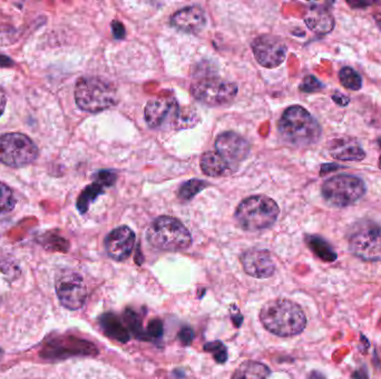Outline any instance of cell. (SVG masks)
<instances>
[{
  "label": "cell",
  "mask_w": 381,
  "mask_h": 379,
  "mask_svg": "<svg viewBox=\"0 0 381 379\" xmlns=\"http://www.w3.org/2000/svg\"><path fill=\"white\" fill-rule=\"evenodd\" d=\"M260 321L268 332L280 337L299 335L307 326V317L301 307L286 298H277L264 304L261 308Z\"/></svg>",
  "instance_id": "6da1fadb"
},
{
  "label": "cell",
  "mask_w": 381,
  "mask_h": 379,
  "mask_svg": "<svg viewBox=\"0 0 381 379\" xmlns=\"http://www.w3.org/2000/svg\"><path fill=\"white\" fill-rule=\"evenodd\" d=\"M279 132L284 140L296 147L316 144L322 135L319 121L301 106L286 109L279 121Z\"/></svg>",
  "instance_id": "7a4b0ae2"
},
{
  "label": "cell",
  "mask_w": 381,
  "mask_h": 379,
  "mask_svg": "<svg viewBox=\"0 0 381 379\" xmlns=\"http://www.w3.org/2000/svg\"><path fill=\"white\" fill-rule=\"evenodd\" d=\"M280 208L271 198L257 195L243 200L238 206L234 217L239 226L246 232L268 230L278 219Z\"/></svg>",
  "instance_id": "3957f363"
},
{
  "label": "cell",
  "mask_w": 381,
  "mask_h": 379,
  "mask_svg": "<svg viewBox=\"0 0 381 379\" xmlns=\"http://www.w3.org/2000/svg\"><path fill=\"white\" fill-rule=\"evenodd\" d=\"M77 106L86 112H100L117 103L116 89L108 80L101 77H83L75 87Z\"/></svg>",
  "instance_id": "277c9868"
},
{
  "label": "cell",
  "mask_w": 381,
  "mask_h": 379,
  "mask_svg": "<svg viewBox=\"0 0 381 379\" xmlns=\"http://www.w3.org/2000/svg\"><path fill=\"white\" fill-rule=\"evenodd\" d=\"M146 239L154 248L164 252H182L192 244V236L187 227L171 216L157 218L148 227Z\"/></svg>",
  "instance_id": "5b68a950"
},
{
  "label": "cell",
  "mask_w": 381,
  "mask_h": 379,
  "mask_svg": "<svg viewBox=\"0 0 381 379\" xmlns=\"http://www.w3.org/2000/svg\"><path fill=\"white\" fill-rule=\"evenodd\" d=\"M366 182L360 177L340 173L330 177L322 184L321 194L325 203L336 208L352 206L364 197Z\"/></svg>",
  "instance_id": "8992f818"
},
{
  "label": "cell",
  "mask_w": 381,
  "mask_h": 379,
  "mask_svg": "<svg viewBox=\"0 0 381 379\" xmlns=\"http://www.w3.org/2000/svg\"><path fill=\"white\" fill-rule=\"evenodd\" d=\"M37 145L28 136L8 132L0 136V162L12 168L30 165L38 158Z\"/></svg>",
  "instance_id": "52a82bcc"
},
{
  "label": "cell",
  "mask_w": 381,
  "mask_h": 379,
  "mask_svg": "<svg viewBox=\"0 0 381 379\" xmlns=\"http://www.w3.org/2000/svg\"><path fill=\"white\" fill-rule=\"evenodd\" d=\"M352 255L365 262H381V226L373 221L357 223L348 237Z\"/></svg>",
  "instance_id": "ba28073f"
},
{
  "label": "cell",
  "mask_w": 381,
  "mask_h": 379,
  "mask_svg": "<svg viewBox=\"0 0 381 379\" xmlns=\"http://www.w3.org/2000/svg\"><path fill=\"white\" fill-rule=\"evenodd\" d=\"M193 97L207 106L230 103L238 94V86L221 78H204L191 87Z\"/></svg>",
  "instance_id": "9c48e42d"
},
{
  "label": "cell",
  "mask_w": 381,
  "mask_h": 379,
  "mask_svg": "<svg viewBox=\"0 0 381 379\" xmlns=\"http://www.w3.org/2000/svg\"><path fill=\"white\" fill-rule=\"evenodd\" d=\"M56 295L65 308L77 310L85 305L87 289L83 277L75 271H62L55 280Z\"/></svg>",
  "instance_id": "30bf717a"
},
{
  "label": "cell",
  "mask_w": 381,
  "mask_h": 379,
  "mask_svg": "<svg viewBox=\"0 0 381 379\" xmlns=\"http://www.w3.org/2000/svg\"><path fill=\"white\" fill-rule=\"evenodd\" d=\"M252 50L257 62L263 67L277 68L287 57L288 48L278 37L263 35L254 39Z\"/></svg>",
  "instance_id": "8fae6325"
},
{
  "label": "cell",
  "mask_w": 381,
  "mask_h": 379,
  "mask_svg": "<svg viewBox=\"0 0 381 379\" xmlns=\"http://www.w3.org/2000/svg\"><path fill=\"white\" fill-rule=\"evenodd\" d=\"M178 110L180 108L174 98H153L145 107V121L154 130L162 128L166 124L174 125Z\"/></svg>",
  "instance_id": "7c38bea8"
},
{
  "label": "cell",
  "mask_w": 381,
  "mask_h": 379,
  "mask_svg": "<svg viewBox=\"0 0 381 379\" xmlns=\"http://www.w3.org/2000/svg\"><path fill=\"white\" fill-rule=\"evenodd\" d=\"M216 151L231 167L235 169L238 164L248 157L250 145L246 139L235 132H223L216 138Z\"/></svg>",
  "instance_id": "4fadbf2b"
},
{
  "label": "cell",
  "mask_w": 381,
  "mask_h": 379,
  "mask_svg": "<svg viewBox=\"0 0 381 379\" xmlns=\"http://www.w3.org/2000/svg\"><path fill=\"white\" fill-rule=\"evenodd\" d=\"M242 267L249 276L257 280H266L275 271V265L268 250L251 248L241 256Z\"/></svg>",
  "instance_id": "5bb4252c"
},
{
  "label": "cell",
  "mask_w": 381,
  "mask_h": 379,
  "mask_svg": "<svg viewBox=\"0 0 381 379\" xmlns=\"http://www.w3.org/2000/svg\"><path fill=\"white\" fill-rule=\"evenodd\" d=\"M135 234L130 227L121 226L111 232L105 239V248L111 258L124 262L133 252Z\"/></svg>",
  "instance_id": "9a60e30c"
},
{
  "label": "cell",
  "mask_w": 381,
  "mask_h": 379,
  "mask_svg": "<svg viewBox=\"0 0 381 379\" xmlns=\"http://www.w3.org/2000/svg\"><path fill=\"white\" fill-rule=\"evenodd\" d=\"M171 23L183 33L198 34L207 25V16L201 7H187L175 12L172 16Z\"/></svg>",
  "instance_id": "2e32d148"
},
{
  "label": "cell",
  "mask_w": 381,
  "mask_h": 379,
  "mask_svg": "<svg viewBox=\"0 0 381 379\" xmlns=\"http://www.w3.org/2000/svg\"><path fill=\"white\" fill-rule=\"evenodd\" d=\"M305 23L309 29L318 35H327L331 33L336 25L329 3L310 5L305 15Z\"/></svg>",
  "instance_id": "e0dca14e"
},
{
  "label": "cell",
  "mask_w": 381,
  "mask_h": 379,
  "mask_svg": "<svg viewBox=\"0 0 381 379\" xmlns=\"http://www.w3.org/2000/svg\"><path fill=\"white\" fill-rule=\"evenodd\" d=\"M201 168L204 175L210 177H223L234 171L216 151H207L201 158Z\"/></svg>",
  "instance_id": "ac0fdd59"
},
{
  "label": "cell",
  "mask_w": 381,
  "mask_h": 379,
  "mask_svg": "<svg viewBox=\"0 0 381 379\" xmlns=\"http://www.w3.org/2000/svg\"><path fill=\"white\" fill-rule=\"evenodd\" d=\"M330 155L343 162H361L366 157V151L356 141L339 140L330 150Z\"/></svg>",
  "instance_id": "d6986e66"
},
{
  "label": "cell",
  "mask_w": 381,
  "mask_h": 379,
  "mask_svg": "<svg viewBox=\"0 0 381 379\" xmlns=\"http://www.w3.org/2000/svg\"><path fill=\"white\" fill-rule=\"evenodd\" d=\"M269 367L262 363L246 360L240 365L231 379H268L270 376Z\"/></svg>",
  "instance_id": "ffe728a7"
},
{
  "label": "cell",
  "mask_w": 381,
  "mask_h": 379,
  "mask_svg": "<svg viewBox=\"0 0 381 379\" xmlns=\"http://www.w3.org/2000/svg\"><path fill=\"white\" fill-rule=\"evenodd\" d=\"M305 243L314 252V255L323 262H332L338 258L337 253L334 252L332 246L320 236L308 235L305 237Z\"/></svg>",
  "instance_id": "44dd1931"
},
{
  "label": "cell",
  "mask_w": 381,
  "mask_h": 379,
  "mask_svg": "<svg viewBox=\"0 0 381 379\" xmlns=\"http://www.w3.org/2000/svg\"><path fill=\"white\" fill-rule=\"evenodd\" d=\"M100 323H101V327L103 328L104 332L113 339L122 341V343H126L130 339L128 332L125 330V327L122 325L121 321L115 317V315H103L101 319H100Z\"/></svg>",
  "instance_id": "7402d4cb"
},
{
  "label": "cell",
  "mask_w": 381,
  "mask_h": 379,
  "mask_svg": "<svg viewBox=\"0 0 381 379\" xmlns=\"http://www.w3.org/2000/svg\"><path fill=\"white\" fill-rule=\"evenodd\" d=\"M104 193V186L101 185L100 182H95L92 185L87 186L80 197L77 199V209L80 210L82 214H85L89 210L91 204L96 200L98 196H101Z\"/></svg>",
  "instance_id": "603a6c76"
},
{
  "label": "cell",
  "mask_w": 381,
  "mask_h": 379,
  "mask_svg": "<svg viewBox=\"0 0 381 379\" xmlns=\"http://www.w3.org/2000/svg\"><path fill=\"white\" fill-rule=\"evenodd\" d=\"M338 77H339L340 84L349 90L358 91L362 88V78L360 74L352 67L346 66L341 68Z\"/></svg>",
  "instance_id": "cb8c5ba5"
},
{
  "label": "cell",
  "mask_w": 381,
  "mask_h": 379,
  "mask_svg": "<svg viewBox=\"0 0 381 379\" xmlns=\"http://www.w3.org/2000/svg\"><path fill=\"white\" fill-rule=\"evenodd\" d=\"M207 186V182H203V180H189V182H184L183 185L181 186L178 196L182 200L193 199L194 196H196L200 191H203Z\"/></svg>",
  "instance_id": "d4e9b609"
},
{
  "label": "cell",
  "mask_w": 381,
  "mask_h": 379,
  "mask_svg": "<svg viewBox=\"0 0 381 379\" xmlns=\"http://www.w3.org/2000/svg\"><path fill=\"white\" fill-rule=\"evenodd\" d=\"M198 121V114L193 109L183 108L178 110V116L175 119L174 127L178 130H183V128H189V127L194 126Z\"/></svg>",
  "instance_id": "484cf974"
},
{
  "label": "cell",
  "mask_w": 381,
  "mask_h": 379,
  "mask_svg": "<svg viewBox=\"0 0 381 379\" xmlns=\"http://www.w3.org/2000/svg\"><path fill=\"white\" fill-rule=\"evenodd\" d=\"M16 199L12 189L0 182V214H6L15 208Z\"/></svg>",
  "instance_id": "4316f807"
},
{
  "label": "cell",
  "mask_w": 381,
  "mask_h": 379,
  "mask_svg": "<svg viewBox=\"0 0 381 379\" xmlns=\"http://www.w3.org/2000/svg\"><path fill=\"white\" fill-rule=\"evenodd\" d=\"M204 350L207 353H212L214 356V359L220 364H223L225 360L228 359V353H227V348L224 345L222 344L221 341H212V343H207L204 346Z\"/></svg>",
  "instance_id": "83f0119b"
},
{
  "label": "cell",
  "mask_w": 381,
  "mask_h": 379,
  "mask_svg": "<svg viewBox=\"0 0 381 379\" xmlns=\"http://www.w3.org/2000/svg\"><path fill=\"white\" fill-rule=\"evenodd\" d=\"M323 88H325V85L312 75L305 77L301 85H300V90L302 93H307V94L316 93V91L322 90Z\"/></svg>",
  "instance_id": "f1b7e54d"
},
{
  "label": "cell",
  "mask_w": 381,
  "mask_h": 379,
  "mask_svg": "<svg viewBox=\"0 0 381 379\" xmlns=\"http://www.w3.org/2000/svg\"><path fill=\"white\" fill-rule=\"evenodd\" d=\"M117 176L113 171H102L96 175V182H100L104 187H111L115 184Z\"/></svg>",
  "instance_id": "f546056e"
},
{
  "label": "cell",
  "mask_w": 381,
  "mask_h": 379,
  "mask_svg": "<svg viewBox=\"0 0 381 379\" xmlns=\"http://www.w3.org/2000/svg\"><path fill=\"white\" fill-rule=\"evenodd\" d=\"M148 335L153 338H159L162 336L163 326L160 321H152L148 327Z\"/></svg>",
  "instance_id": "4dcf8cb0"
},
{
  "label": "cell",
  "mask_w": 381,
  "mask_h": 379,
  "mask_svg": "<svg viewBox=\"0 0 381 379\" xmlns=\"http://www.w3.org/2000/svg\"><path fill=\"white\" fill-rule=\"evenodd\" d=\"M112 29L113 35H114L116 39L124 38L126 32H125L124 26L119 21H113Z\"/></svg>",
  "instance_id": "1f68e13d"
},
{
  "label": "cell",
  "mask_w": 381,
  "mask_h": 379,
  "mask_svg": "<svg viewBox=\"0 0 381 379\" xmlns=\"http://www.w3.org/2000/svg\"><path fill=\"white\" fill-rule=\"evenodd\" d=\"M332 100L337 103L338 106L347 107L350 103V98L341 93H336L332 95Z\"/></svg>",
  "instance_id": "d6a6232c"
},
{
  "label": "cell",
  "mask_w": 381,
  "mask_h": 379,
  "mask_svg": "<svg viewBox=\"0 0 381 379\" xmlns=\"http://www.w3.org/2000/svg\"><path fill=\"white\" fill-rule=\"evenodd\" d=\"M180 338L184 344H189L193 339V330H189V328H185V330L180 332Z\"/></svg>",
  "instance_id": "836d02e7"
},
{
  "label": "cell",
  "mask_w": 381,
  "mask_h": 379,
  "mask_svg": "<svg viewBox=\"0 0 381 379\" xmlns=\"http://www.w3.org/2000/svg\"><path fill=\"white\" fill-rule=\"evenodd\" d=\"M338 168H341V166L337 165V164H323L321 166L320 175L325 176V173H328L329 171H337Z\"/></svg>",
  "instance_id": "e575fe53"
},
{
  "label": "cell",
  "mask_w": 381,
  "mask_h": 379,
  "mask_svg": "<svg viewBox=\"0 0 381 379\" xmlns=\"http://www.w3.org/2000/svg\"><path fill=\"white\" fill-rule=\"evenodd\" d=\"M7 96L6 93L0 87V117L3 116L5 108H6Z\"/></svg>",
  "instance_id": "d590c367"
},
{
  "label": "cell",
  "mask_w": 381,
  "mask_h": 379,
  "mask_svg": "<svg viewBox=\"0 0 381 379\" xmlns=\"http://www.w3.org/2000/svg\"><path fill=\"white\" fill-rule=\"evenodd\" d=\"M349 6H351L352 8H366V7L371 6L373 5V3L371 1H355V3H352V1H348Z\"/></svg>",
  "instance_id": "8d00e7d4"
},
{
  "label": "cell",
  "mask_w": 381,
  "mask_h": 379,
  "mask_svg": "<svg viewBox=\"0 0 381 379\" xmlns=\"http://www.w3.org/2000/svg\"><path fill=\"white\" fill-rule=\"evenodd\" d=\"M12 65V62L10 59L7 58L5 56H0V67H3V66H9Z\"/></svg>",
  "instance_id": "74e56055"
},
{
  "label": "cell",
  "mask_w": 381,
  "mask_h": 379,
  "mask_svg": "<svg viewBox=\"0 0 381 379\" xmlns=\"http://www.w3.org/2000/svg\"><path fill=\"white\" fill-rule=\"evenodd\" d=\"M376 24L378 26L379 29L381 30V19H378V21H376Z\"/></svg>",
  "instance_id": "f35d334b"
},
{
  "label": "cell",
  "mask_w": 381,
  "mask_h": 379,
  "mask_svg": "<svg viewBox=\"0 0 381 379\" xmlns=\"http://www.w3.org/2000/svg\"><path fill=\"white\" fill-rule=\"evenodd\" d=\"M378 166H379V168H380V169H381V156L379 157Z\"/></svg>",
  "instance_id": "ab89813d"
},
{
  "label": "cell",
  "mask_w": 381,
  "mask_h": 379,
  "mask_svg": "<svg viewBox=\"0 0 381 379\" xmlns=\"http://www.w3.org/2000/svg\"><path fill=\"white\" fill-rule=\"evenodd\" d=\"M1 355H3V350H0V357H1Z\"/></svg>",
  "instance_id": "60d3db41"
}]
</instances>
